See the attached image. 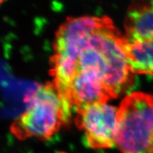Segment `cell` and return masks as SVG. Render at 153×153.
<instances>
[{"label":"cell","instance_id":"6da1fadb","mask_svg":"<svg viewBox=\"0 0 153 153\" xmlns=\"http://www.w3.org/2000/svg\"><path fill=\"white\" fill-rule=\"evenodd\" d=\"M123 35L107 16L68 17L57 30L51 74L73 108L107 102L131 88Z\"/></svg>","mask_w":153,"mask_h":153},{"label":"cell","instance_id":"7a4b0ae2","mask_svg":"<svg viewBox=\"0 0 153 153\" xmlns=\"http://www.w3.org/2000/svg\"><path fill=\"white\" fill-rule=\"evenodd\" d=\"M26 103L25 111L10 126L11 133L19 140L49 139L69 122L73 108L52 82L38 86Z\"/></svg>","mask_w":153,"mask_h":153},{"label":"cell","instance_id":"3957f363","mask_svg":"<svg viewBox=\"0 0 153 153\" xmlns=\"http://www.w3.org/2000/svg\"><path fill=\"white\" fill-rule=\"evenodd\" d=\"M124 29L123 47L133 74L153 75V1L129 7Z\"/></svg>","mask_w":153,"mask_h":153},{"label":"cell","instance_id":"277c9868","mask_svg":"<svg viewBox=\"0 0 153 153\" xmlns=\"http://www.w3.org/2000/svg\"><path fill=\"white\" fill-rule=\"evenodd\" d=\"M118 110L107 102L93 103L76 109L75 124L89 147L103 149L116 145Z\"/></svg>","mask_w":153,"mask_h":153},{"label":"cell","instance_id":"5b68a950","mask_svg":"<svg viewBox=\"0 0 153 153\" xmlns=\"http://www.w3.org/2000/svg\"><path fill=\"white\" fill-rule=\"evenodd\" d=\"M121 104L138 131L153 147V96L133 93L124 98Z\"/></svg>","mask_w":153,"mask_h":153},{"label":"cell","instance_id":"8992f818","mask_svg":"<svg viewBox=\"0 0 153 153\" xmlns=\"http://www.w3.org/2000/svg\"><path fill=\"white\" fill-rule=\"evenodd\" d=\"M4 1H1V0H0V4H2L3 3Z\"/></svg>","mask_w":153,"mask_h":153},{"label":"cell","instance_id":"52a82bcc","mask_svg":"<svg viewBox=\"0 0 153 153\" xmlns=\"http://www.w3.org/2000/svg\"><path fill=\"white\" fill-rule=\"evenodd\" d=\"M57 153H66V152H57Z\"/></svg>","mask_w":153,"mask_h":153}]
</instances>
